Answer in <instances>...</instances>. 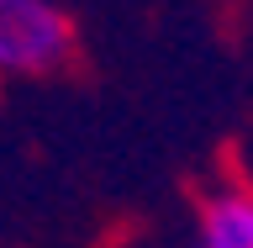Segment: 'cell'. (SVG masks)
Listing matches in <instances>:
<instances>
[{"label":"cell","instance_id":"cell-1","mask_svg":"<svg viewBox=\"0 0 253 248\" xmlns=\"http://www.w3.org/2000/svg\"><path fill=\"white\" fill-rule=\"evenodd\" d=\"M74 53V27L53 0H0V69L53 74Z\"/></svg>","mask_w":253,"mask_h":248},{"label":"cell","instance_id":"cell-2","mask_svg":"<svg viewBox=\"0 0 253 248\" xmlns=\"http://www.w3.org/2000/svg\"><path fill=\"white\" fill-rule=\"evenodd\" d=\"M195 248H253V190H216L201 206Z\"/></svg>","mask_w":253,"mask_h":248}]
</instances>
